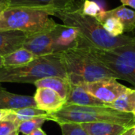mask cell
Instances as JSON below:
<instances>
[{
  "instance_id": "obj_16",
  "label": "cell",
  "mask_w": 135,
  "mask_h": 135,
  "mask_svg": "<svg viewBox=\"0 0 135 135\" xmlns=\"http://www.w3.org/2000/svg\"><path fill=\"white\" fill-rule=\"evenodd\" d=\"M34 85L36 88L51 89L58 93L62 98L66 100L70 88V81L67 78L60 77H48L36 81Z\"/></svg>"
},
{
  "instance_id": "obj_29",
  "label": "cell",
  "mask_w": 135,
  "mask_h": 135,
  "mask_svg": "<svg viewBox=\"0 0 135 135\" xmlns=\"http://www.w3.org/2000/svg\"><path fill=\"white\" fill-rule=\"evenodd\" d=\"M11 110H0V121L9 115Z\"/></svg>"
},
{
  "instance_id": "obj_28",
  "label": "cell",
  "mask_w": 135,
  "mask_h": 135,
  "mask_svg": "<svg viewBox=\"0 0 135 135\" xmlns=\"http://www.w3.org/2000/svg\"><path fill=\"white\" fill-rule=\"evenodd\" d=\"M28 135H47L46 133L41 129V128H38L36 130H35L34 131H32V133H30Z\"/></svg>"
},
{
  "instance_id": "obj_26",
  "label": "cell",
  "mask_w": 135,
  "mask_h": 135,
  "mask_svg": "<svg viewBox=\"0 0 135 135\" xmlns=\"http://www.w3.org/2000/svg\"><path fill=\"white\" fill-rule=\"evenodd\" d=\"M123 5L124 6H129L131 8L135 9V0H120Z\"/></svg>"
},
{
  "instance_id": "obj_1",
  "label": "cell",
  "mask_w": 135,
  "mask_h": 135,
  "mask_svg": "<svg viewBox=\"0 0 135 135\" xmlns=\"http://www.w3.org/2000/svg\"><path fill=\"white\" fill-rule=\"evenodd\" d=\"M81 7L69 12H55L53 16L59 17L64 25L76 28L80 36L97 48L112 50L135 44L134 36H112L108 34L97 18L84 14Z\"/></svg>"
},
{
  "instance_id": "obj_20",
  "label": "cell",
  "mask_w": 135,
  "mask_h": 135,
  "mask_svg": "<svg viewBox=\"0 0 135 135\" xmlns=\"http://www.w3.org/2000/svg\"><path fill=\"white\" fill-rule=\"evenodd\" d=\"M109 108L121 112L133 114L135 108V89L128 88L125 93L109 104Z\"/></svg>"
},
{
  "instance_id": "obj_27",
  "label": "cell",
  "mask_w": 135,
  "mask_h": 135,
  "mask_svg": "<svg viewBox=\"0 0 135 135\" xmlns=\"http://www.w3.org/2000/svg\"><path fill=\"white\" fill-rule=\"evenodd\" d=\"M121 135H135L134 134V127H128Z\"/></svg>"
},
{
  "instance_id": "obj_7",
  "label": "cell",
  "mask_w": 135,
  "mask_h": 135,
  "mask_svg": "<svg viewBox=\"0 0 135 135\" xmlns=\"http://www.w3.org/2000/svg\"><path fill=\"white\" fill-rule=\"evenodd\" d=\"M84 89L97 100L104 103L108 107L128 88L117 81L116 78H103L93 82L81 84Z\"/></svg>"
},
{
  "instance_id": "obj_5",
  "label": "cell",
  "mask_w": 135,
  "mask_h": 135,
  "mask_svg": "<svg viewBox=\"0 0 135 135\" xmlns=\"http://www.w3.org/2000/svg\"><path fill=\"white\" fill-rule=\"evenodd\" d=\"M46 10L21 7H6L0 15V31H20L27 35L52 29L56 22Z\"/></svg>"
},
{
  "instance_id": "obj_33",
  "label": "cell",
  "mask_w": 135,
  "mask_h": 135,
  "mask_svg": "<svg viewBox=\"0 0 135 135\" xmlns=\"http://www.w3.org/2000/svg\"><path fill=\"white\" fill-rule=\"evenodd\" d=\"M6 6H2V7H1V8H0V15H1L2 12L3 11V9H4L6 8Z\"/></svg>"
},
{
  "instance_id": "obj_13",
  "label": "cell",
  "mask_w": 135,
  "mask_h": 135,
  "mask_svg": "<svg viewBox=\"0 0 135 135\" xmlns=\"http://www.w3.org/2000/svg\"><path fill=\"white\" fill-rule=\"evenodd\" d=\"M27 107H36L33 97L12 93L0 85V110H17Z\"/></svg>"
},
{
  "instance_id": "obj_18",
  "label": "cell",
  "mask_w": 135,
  "mask_h": 135,
  "mask_svg": "<svg viewBox=\"0 0 135 135\" xmlns=\"http://www.w3.org/2000/svg\"><path fill=\"white\" fill-rule=\"evenodd\" d=\"M109 15L118 18L123 25L124 32H132L135 29V10L122 5L111 10H108Z\"/></svg>"
},
{
  "instance_id": "obj_15",
  "label": "cell",
  "mask_w": 135,
  "mask_h": 135,
  "mask_svg": "<svg viewBox=\"0 0 135 135\" xmlns=\"http://www.w3.org/2000/svg\"><path fill=\"white\" fill-rule=\"evenodd\" d=\"M89 135H121L128 127L112 123H81Z\"/></svg>"
},
{
  "instance_id": "obj_23",
  "label": "cell",
  "mask_w": 135,
  "mask_h": 135,
  "mask_svg": "<svg viewBox=\"0 0 135 135\" xmlns=\"http://www.w3.org/2000/svg\"><path fill=\"white\" fill-rule=\"evenodd\" d=\"M59 125L61 128L62 135H89L82 127L81 123H63Z\"/></svg>"
},
{
  "instance_id": "obj_4",
  "label": "cell",
  "mask_w": 135,
  "mask_h": 135,
  "mask_svg": "<svg viewBox=\"0 0 135 135\" xmlns=\"http://www.w3.org/2000/svg\"><path fill=\"white\" fill-rule=\"evenodd\" d=\"M51 121L63 123H112L127 127L135 126L133 114L121 112L109 107L65 105L59 112L50 114Z\"/></svg>"
},
{
  "instance_id": "obj_30",
  "label": "cell",
  "mask_w": 135,
  "mask_h": 135,
  "mask_svg": "<svg viewBox=\"0 0 135 135\" xmlns=\"http://www.w3.org/2000/svg\"><path fill=\"white\" fill-rule=\"evenodd\" d=\"M4 66L3 65V56L0 55V69Z\"/></svg>"
},
{
  "instance_id": "obj_31",
  "label": "cell",
  "mask_w": 135,
  "mask_h": 135,
  "mask_svg": "<svg viewBox=\"0 0 135 135\" xmlns=\"http://www.w3.org/2000/svg\"><path fill=\"white\" fill-rule=\"evenodd\" d=\"M5 1L6 0H0V8L2 7V6H6V3H5Z\"/></svg>"
},
{
  "instance_id": "obj_22",
  "label": "cell",
  "mask_w": 135,
  "mask_h": 135,
  "mask_svg": "<svg viewBox=\"0 0 135 135\" xmlns=\"http://www.w3.org/2000/svg\"><path fill=\"white\" fill-rule=\"evenodd\" d=\"M51 120L50 116H39L34 117L26 121L21 122L18 126V131L20 133L24 135H28L35 130L38 128H41L42 125L47 121Z\"/></svg>"
},
{
  "instance_id": "obj_3",
  "label": "cell",
  "mask_w": 135,
  "mask_h": 135,
  "mask_svg": "<svg viewBox=\"0 0 135 135\" xmlns=\"http://www.w3.org/2000/svg\"><path fill=\"white\" fill-rule=\"evenodd\" d=\"M60 77L67 78V74L62 59L61 52L36 57L32 62L17 67L0 69V83L33 84L45 78Z\"/></svg>"
},
{
  "instance_id": "obj_2",
  "label": "cell",
  "mask_w": 135,
  "mask_h": 135,
  "mask_svg": "<svg viewBox=\"0 0 135 135\" xmlns=\"http://www.w3.org/2000/svg\"><path fill=\"white\" fill-rule=\"evenodd\" d=\"M61 55L67 79L71 84L81 85L110 78L117 79L84 45L77 44L76 46L62 51Z\"/></svg>"
},
{
  "instance_id": "obj_10",
  "label": "cell",
  "mask_w": 135,
  "mask_h": 135,
  "mask_svg": "<svg viewBox=\"0 0 135 135\" xmlns=\"http://www.w3.org/2000/svg\"><path fill=\"white\" fill-rule=\"evenodd\" d=\"M33 97L36 108L49 115L59 112L66 104L64 98L48 88H36Z\"/></svg>"
},
{
  "instance_id": "obj_14",
  "label": "cell",
  "mask_w": 135,
  "mask_h": 135,
  "mask_svg": "<svg viewBox=\"0 0 135 135\" xmlns=\"http://www.w3.org/2000/svg\"><path fill=\"white\" fill-rule=\"evenodd\" d=\"M27 36L20 31H0V55L5 56L21 48Z\"/></svg>"
},
{
  "instance_id": "obj_35",
  "label": "cell",
  "mask_w": 135,
  "mask_h": 135,
  "mask_svg": "<svg viewBox=\"0 0 135 135\" xmlns=\"http://www.w3.org/2000/svg\"><path fill=\"white\" fill-rule=\"evenodd\" d=\"M134 134H135V126H134Z\"/></svg>"
},
{
  "instance_id": "obj_25",
  "label": "cell",
  "mask_w": 135,
  "mask_h": 135,
  "mask_svg": "<svg viewBox=\"0 0 135 135\" xmlns=\"http://www.w3.org/2000/svg\"><path fill=\"white\" fill-rule=\"evenodd\" d=\"M18 130V126L13 121L3 119L0 121V135H9Z\"/></svg>"
},
{
  "instance_id": "obj_12",
  "label": "cell",
  "mask_w": 135,
  "mask_h": 135,
  "mask_svg": "<svg viewBox=\"0 0 135 135\" xmlns=\"http://www.w3.org/2000/svg\"><path fill=\"white\" fill-rule=\"evenodd\" d=\"M78 105L91 107H108L104 103L89 94L81 85L70 83L65 105Z\"/></svg>"
},
{
  "instance_id": "obj_11",
  "label": "cell",
  "mask_w": 135,
  "mask_h": 135,
  "mask_svg": "<svg viewBox=\"0 0 135 135\" xmlns=\"http://www.w3.org/2000/svg\"><path fill=\"white\" fill-rule=\"evenodd\" d=\"M51 32L54 37L55 50L56 53L62 52L76 46L80 34L76 28L64 24H56Z\"/></svg>"
},
{
  "instance_id": "obj_8",
  "label": "cell",
  "mask_w": 135,
  "mask_h": 135,
  "mask_svg": "<svg viewBox=\"0 0 135 135\" xmlns=\"http://www.w3.org/2000/svg\"><path fill=\"white\" fill-rule=\"evenodd\" d=\"M6 7L21 6L46 10L53 16L55 12H69L81 6L78 0H6Z\"/></svg>"
},
{
  "instance_id": "obj_19",
  "label": "cell",
  "mask_w": 135,
  "mask_h": 135,
  "mask_svg": "<svg viewBox=\"0 0 135 135\" xmlns=\"http://www.w3.org/2000/svg\"><path fill=\"white\" fill-rule=\"evenodd\" d=\"M39 116L49 117V114L37 108L36 107H27L17 110H11L9 115L4 119L11 120L14 122L17 126H19V124L23 121H26L34 117Z\"/></svg>"
},
{
  "instance_id": "obj_6",
  "label": "cell",
  "mask_w": 135,
  "mask_h": 135,
  "mask_svg": "<svg viewBox=\"0 0 135 135\" xmlns=\"http://www.w3.org/2000/svg\"><path fill=\"white\" fill-rule=\"evenodd\" d=\"M77 44L85 46L100 62L117 77V79L124 80L135 86V44L112 50H104L88 44L80 34Z\"/></svg>"
},
{
  "instance_id": "obj_24",
  "label": "cell",
  "mask_w": 135,
  "mask_h": 135,
  "mask_svg": "<svg viewBox=\"0 0 135 135\" xmlns=\"http://www.w3.org/2000/svg\"><path fill=\"white\" fill-rule=\"evenodd\" d=\"M81 9L84 14L95 18H97L104 11L97 2L90 0H85Z\"/></svg>"
},
{
  "instance_id": "obj_34",
  "label": "cell",
  "mask_w": 135,
  "mask_h": 135,
  "mask_svg": "<svg viewBox=\"0 0 135 135\" xmlns=\"http://www.w3.org/2000/svg\"><path fill=\"white\" fill-rule=\"evenodd\" d=\"M133 115H134V122H135V108H134V112H133Z\"/></svg>"
},
{
  "instance_id": "obj_9",
  "label": "cell",
  "mask_w": 135,
  "mask_h": 135,
  "mask_svg": "<svg viewBox=\"0 0 135 135\" xmlns=\"http://www.w3.org/2000/svg\"><path fill=\"white\" fill-rule=\"evenodd\" d=\"M51 30L28 35L22 47L27 49L36 57L56 53Z\"/></svg>"
},
{
  "instance_id": "obj_21",
  "label": "cell",
  "mask_w": 135,
  "mask_h": 135,
  "mask_svg": "<svg viewBox=\"0 0 135 135\" xmlns=\"http://www.w3.org/2000/svg\"><path fill=\"white\" fill-rule=\"evenodd\" d=\"M97 19L100 22L106 32L111 36H119L123 34L124 28L121 21L115 17L109 15L106 10H104Z\"/></svg>"
},
{
  "instance_id": "obj_17",
  "label": "cell",
  "mask_w": 135,
  "mask_h": 135,
  "mask_svg": "<svg viewBox=\"0 0 135 135\" xmlns=\"http://www.w3.org/2000/svg\"><path fill=\"white\" fill-rule=\"evenodd\" d=\"M36 58L32 52L21 47L10 54L3 56L4 67H17L24 66Z\"/></svg>"
},
{
  "instance_id": "obj_32",
  "label": "cell",
  "mask_w": 135,
  "mask_h": 135,
  "mask_svg": "<svg viewBox=\"0 0 135 135\" xmlns=\"http://www.w3.org/2000/svg\"><path fill=\"white\" fill-rule=\"evenodd\" d=\"M19 131L18 130H17V131H13V133H11L10 134H9V135H19Z\"/></svg>"
}]
</instances>
